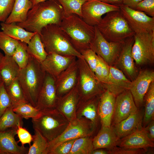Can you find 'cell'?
Listing matches in <instances>:
<instances>
[{"instance_id": "cell-1", "label": "cell", "mask_w": 154, "mask_h": 154, "mask_svg": "<svg viewBox=\"0 0 154 154\" xmlns=\"http://www.w3.org/2000/svg\"><path fill=\"white\" fill-rule=\"evenodd\" d=\"M64 15L62 7L57 1L49 0L33 6L26 20L16 24L28 31L39 34L42 29L48 25H59Z\"/></svg>"}, {"instance_id": "cell-2", "label": "cell", "mask_w": 154, "mask_h": 154, "mask_svg": "<svg viewBox=\"0 0 154 154\" xmlns=\"http://www.w3.org/2000/svg\"><path fill=\"white\" fill-rule=\"evenodd\" d=\"M46 74L40 62L31 56L26 66L20 69L18 80L27 102L34 107Z\"/></svg>"}, {"instance_id": "cell-3", "label": "cell", "mask_w": 154, "mask_h": 154, "mask_svg": "<svg viewBox=\"0 0 154 154\" xmlns=\"http://www.w3.org/2000/svg\"><path fill=\"white\" fill-rule=\"evenodd\" d=\"M39 34L47 54L53 53L84 58L82 54L73 46L68 35L59 25H48L42 29Z\"/></svg>"}, {"instance_id": "cell-4", "label": "cell", "mask_w": 154, "mask_h": 154, "mask_svg": "<svg viewBox=\"0 0 154 154\" xmlns=\"http://www.w3.org/2000/svg\"><path fill=\"white\" fill-rule=\"evenodd\" d=\"M59 26L79 52L90 48V44L95 35V26L89 25L81 18L74 14L64 15Z\"/></svg>"}, {"instance_id": "cell-5", "label": "cell", "mask_w": 154, "mask_h": 154, "mask_svg": "<svg viewBox=\"0 0 154 154\" xmlns=\"http://www.w3.org/2000/svg\"><path fill=\"white\" fill-rule=\"evenodd\" d=\"M96 26L109 42H123L135 34L120 11L107 13Z\"/></svg>"}, {"instance_id": "cell-6", "label": "cell", "mask_w": 154, "mask_h": 154, "mask_svg": "<svg viewBox=\"0 0 154 154\" xmlns=\"http://www.w3.org/2000/svg\"><path fill=\"white\" fill-rule=\"evenodd\" d=\"M34 129L37 130L49 142L60 136L65 130L69 122L56 109L41 112L32 119Z\"/></svg>"}, {"instance_id": "cell-7", "label": "cell", "mask_w": 154, "mask_h": 154, "mask_svg": "<svg viewBox=\"0 0 154 154\" xmlns=\"http://www.w3.org/2000/svg\"><path fill=\"white\" fill-rule=\"evenodd\" d=\"M78 74L76 84L80 99H88L100 95L103 85L98 80L84 58H77Z\"/></svg>"}, {"instance_id": "cell-8", "label": "cell", "mask_w": 154, "mask_h": 154, "mask_svg": "<svg viewBox=\"0 0 154 154\" xmlns=\"http://www.w3.org/2000/svg\"><path fill=\"white\" fill-rule=\"evenodd\" d=\"M96 129L89 120L84 118H76L69 122L66 129L60 136L48 142L44 154H48L57 146L64 141L82 137L91 136Z\"/></svg>"}, {"instance_id": "cell-9", "label": "cell", "mask_w": 154, "mask_h": 154, "mask_svg": "<svg viewBox=\"0 0 154 154\" xmlns=\"http://www.w3.org/2000/svg\"><path fill=\"white\" fill-rule=\"evenodd\" d=\"M132 48L133 58L136 64L141 65L154 61V31L135 34Z\"/></svg>"}, {"instance_id": "cell-10", "label": "cell", "mask_w": 154, "mask_h": 154, "mask_svg": "<svg viewBox=\"0 0 154 154\" xmlns=\"http://www.w3.org/2000/svg\"><path fill=\"white\" fill-rule=\"evenodd\" d=\"M124 42L107 41L95 26L94 36L90 44V48L109 66L118 58Z\"/></svg>"}, {"instance_id": "cell-11", "label": "cell", "mask_w": 154, "mask_h": 154, "mask_svg": "<svg viewBox=\"0 0 154 154\" xmlns=\"http://www.w3.org/2000/svg\"><path fill=\"white\" fill-rule=\"evenodd\" d=\"M119 7L120 12L135 34L154 31V17L123 5Z\"/></svg>"}, {"instance_id": "cell-12", "label": "cell", "mask_w": 154, "mask_h": 154, "mask_svg": "<svg viewBox=\"0 0 154 154\" xmlns=\"http://www.w3.org/2000/svg\"><path fill=\"white\" fill-rule=\"evenodd\" d=\"M113 11H120L119 6L99 0H87L82 6V18L89 25L95 26L99 23L103 15Z\"/></svg>"}, {"instance_id": "cell-13", "label": "cell", "mask_w": 154, "mask_h": 154, "mask_svg": "<svg viewBox=\"0 0 154 154\" xmlns=\"http://www.w3.org/2000/svg\"><path fill=\"white\" fill-rule=\"evenodd\" d=\"M57 99L55 79L46 73L36 107L41 112L54 109Z\"/></svg>"}, {"instance_id": "cell-14", "label": "cell", "mask_w": 154, "mask_h": 154, "mask_svg": "<svg viewBox=\"0 0 154 154\" xmlns=\"http://www.w3.org/2000/svg\"><path fill=\"white\" fill-rule=\"evenodd\" d=\"M138 109L129 90L124 91L116 97L111 125L127 118Z\"/></svg>"}, {"instance_id": "cell-15", "label": "cell", "mask_w": 154, "mask_h": 154, "mask_svg": "<svg viewBox=\"0 0 154 154\" xmlns=\"http://www.w3.org/2000/svg\"><path fill=\"white\" fill-rule=\"evenodd\" d=\"M78 74V68L76 57L55 79L58 98L70 91L76 86Z\"/></svg>"}, {"instance_id": "cell-16", "label": "cell", "mask_w": 154, "mask_h": 154, "mask_svg": "<svg viewBox=\"0 0 154 154\" xmlns=\"http://www.w3.org/2000/svg\"><path fill=\"white\" fill-rule=\"evenodd\" d=\"M154 80V72L146 70L141 71L132 82L129 89L138 109L142 105L144 96L150 84Z\"/></svg>"}, {"instance_id": "cell-17", "label": "cell", "mask_w": 154, "mask_h": 154, "mask_svg": "<svg viewBox=\"0 0 154 154\" xmlns=\"http://www.w3.org/2000/svg\"><path fill=\"white\" fill-rule=\"evenodd\" d=\"M76 57L64 56L55 53H49L40 62L45 72L55 79L65 70Z\"/></svg>"}, {"instance_id": "cell-18", "label": "cell", "mask_w": 154, "mask_h": 154, "mask_svg": "<svg viewBox=\"0 0 154 154\" xmlns=\"http://www.w3.org/2000/svg\"><path fill=\"white\" fill-rule=\"evenodd\" d=\"M153 142L149 138L142 126L131 133L119 139L117 146L125 149L148 148L154 147Z\"/></svg>"}, {"instance_id": "cell-19", "label": "cell", "mask_w": 154, "mask_h": 154, "mask_svg": "<svg viewBox=\"0 0 154 154\" xmlns=\"http://www.w3.org/2000/svg\"><path fill=\"white\" fill-rule=\"evenodd\" d=\"M80 99L76 85L70 91L58 98L55 109L70 122L76 118V108Z\"/></svg>"}, {"instance_id": "cell-20", "label": "cell", "mask_w": 154, "mask_h": 154, "mask_svg": "<svg viewBox=\"0 0 154 154\" xmlns=\"http://www.w3.org/2000/svg\"><path fill=\"white\" fill-rule=\"evenodd\" d=\"M116 96L106 89L100 96L98 112L101 126L110 127L114 113Z\"/></svg>"}, {"instance_id": "cell-21", "label": "cell", "mask_w": 154, "mask_h": 154, "mask_svg": "<svg viewBox=\"0 0 154 154\" xmlns=\"http://www.w3.org/2000/svg\"><path fill=\"white\" fill-rule=\"evenodd\" d=\"M100 96L88 99H80L76 108V118H84L89 120L96 128L100 122L98 112Z\"/></svg>"}, {"instance_id": "cell-22", "label": "cell", "mask_w": 154, "mask_h": 154, "mask_svg": "<svg viewBox=\"0 0 154 154\" xmlns=\"http://www.w3.org/2000/svg\"><path fill=\"white\" fill-rule=\"evenodd\" d=\"M131 83V82L128 79L121 71L110 66L108 76L103 86L116 96L129 90Z\"/></svg>"}, {"instance_id": "cell-23", "label": "cell", "mask_w": 154, "mask_h": 154, "mask_svg": "<svg viewBox=\"0 0 154 154\" xmlns=\"http://www.w3.org/2000/svg\"><path fill=\"white\" fill-rule=\"evenodd\" d=\"M17 130L0 131V151L2 154H27L29 148L19 146L15 140Z\"/></svg>"}, {"instance_id": "cell-24", "label": "cell", "mask_w": 154, "mask_h": 154, "mask_svg": "<svg viewBox=\"0 0 154 154\" xmlns=\"http://www.w3.org/2000/svg\"><path fill=\"white\" fill-rule=\"evenodd\" d=\"M143 117L142 112L138 109L127 118L112 125L118 140L129 134L142 126Z\"/></svg>"}, {"instance_id": "cell-25", "label": "cell", "mask_w": 154, "mask_h": 154, "mask_svg": "<svg viewBox=\"0 0 154 154\" xmlns=\"http://www.w3.org/2000/svg\"><path fill=\"white\" fill-rule=\"evenodd\" d=\"M134 42V36L126 39L118 57L120 66L126 74L131 78H133L135 74L134 60L132 53Z\"/></svg>"}, {"instance_id": "cell-26", "label": "cell", "mask_w": 154, "mask_h": 154, "mask_svg": "<svg viewBox=\"0 0 154 154\" xmlns=\"http://www.w3.org/2000/svg\"><path fill=\"white\" fill-rule=\"evenodd\" d=\"M118 140L114 127L101 126L97 135L92 139L94 150L99 149H112L117 146Z\"/></svg>"}, {"instance_id": "cell-27", "label": "cell", "mask_w": 154, "mask_h": 154, "mask_svg": "<svg viewBox=\"0 0 154 154\" xmlns=\"http://www.w3.org/2000/svg\"><path fill=\"white\" fill-rule=\"evenodd\" d=\"M20 69L12 56L5 55L0 66V74L5 86L17 78Z\"/></svg>"}, {"instance_id": "cell-28", "label": "cell", "mask_w": 154, "mask_h": 154, "mask_svg": "<svg viewBox=\"0 0 154 154\" xmlns=\"http://www.w3.org/2000/svg\"><path fill=\"white\" fill-rule=\"evenodd\" d=\"M32 6L30 0H15L12 11L4 23H10L24 22Z\"/></svg>"}, {"instance_id": "cell-29", "label": "cell", "mask_w": 154, "mask_h": 154, "mask_svg": "<svg viewBox=\"0 0 154 154\" xmlns=\"http://www.w3.org/2000/svg\"><path fill=\"white\" fill-rule=\"evenodd\" d=\"M1 29L5 34L17 40L28 44L36 33L28 31L16 23H0Z\"/></svg>"}, {"instance_id": "cell-30", "label": "cell", "mask_w": 154, "mask_h": 154, "mask_svg": "<svg viewBox=\"0 0 154 154\" xmlns=\"http://www.w3.org/2000/svg\"><path fill=\"white\" fill-rule=\"evenodd\" d=\"M13 108H8L0 117V131L22 126L23 118L13 111Z\"/></svg>"}, {"instance_id": "cell-31", "label": "cell", "mask_w": 154, "mask_h": 154, "mask_svg": "<svg viewBox=\"0 0 154 154\" xmlns=\"http://www.w3.org/2000/svg\"><path fill=\"white\" fill-rule=\"evenodd\" d=\"M27 51L29 55L41 62L47 55L41 41L40 34H35L27 44Z\"/></svg>"}, {"instance_id": "cell-32", "label": "cell", "mask_w": 154, "mask_h": 154, "mask_svg": "<svg viewBox=\"0 0 154 154\" xmlns=\"http://www.w3.org/2000/svg\"><path fill=\"white\" fill-rule=\"evenodd\" d=\"M145 110L142 121L143 127H145L154 119V82L150 84L144 97Z\"/></svg>"}, {"instance_id": "cell-33", "label": "cell", "mask_w": 154, "mask_h": 154, "mask_svg": "<svg viewBox=\"0 0 154 154\" xmlns=\"http://www.w3.org/2000/svg\"><path fill=\"white\" fill-rule=\"evenodd\" d=\"M5 87L13 107L21 104L27 102L17 78Z\"/></svg>"}, {"instance_id": "cell-34", "label": "cell", "mask_w": 154, "mask_h": 154, "mask_svg": "<svg viewBox=\"0 0 154 154\" xmlns=\"http://www.w3.org/2000/svg\"><path fill=\"white\" fill-rule=\"evenodd\" d=\"M91 137H84L76 139L69 154H92L94 147Z\"/></svg>"}, {"instance_id": "cell-35", "label": "cell", "mask_w": 154, "mask_h": 154, "mask_svg": "<svg viewBox=\"0 0 154 154\" xmlns=\"http://www.w3.org/2000/svg\"><path fill=\"white\" fill-rule=\"evenodd\" d=\"M34 130L33 143L29 146L27 154H44L48 142L37 130Z\"/></svg>"}, {"instance_id": "cell-36", "label": "cell", "mask_w": 154, "mask_h": 154, "mask_svg": "<svg viewBox=\"0 0 154 154\" xmlns=\"http://www.w3.org/2000/svg\"><path fill=\"white\" fill-rule=\"evenodd\" d=\"M62 7L64 15L75 14L82 18V7L87 0H56Z\"/></svg>"}, {"instance_id": "cell-37", "label": "cell", "mask_w": 154, "mask_h": 154, "mask_svg": "<svg viewBox=\"0 0 154 154\" xmlns=\"http://www.w3.org/2000/svg\"><path fill=\"white\" fill-rule=\"evenodd\" d=\"M13 111L23 119L34 118L38 117L41 112L36 107L27 102L19 104L13 108Z\"/></svg>"}, {"instance_id": "cell-38", "label": "cell", "mask_w": 154, "mask_h": 154, "mask_svg": "<svg viewBox=\"0 0 154 154\" xmlns=\"http://www.w3.org/2000/svg\"><path fill=\"white\" fill-rule=\"evenodd\" d=\"M20 41L8 36L0 31V49L5 55L12 56L19 43Z\"/></svg>"}, {"instance_id": "cell-39", "label": "cell", "mask_w": 154, "mask_h": 154, "mask_svg": "<svg viewBox=\"0 0 154 154\" xmlns=\"http://www.w3.org/2000/svg\"><path fill=\"white\" fill-rule=\"evenodd\" d=\"M27 44L20 41L12 56L20 69L26 66L30 57L27 50Z\"/></svg>"}, {"instance_id": "cell-40", "label": "cell", "mask_w": 154, "mask_h": 154, "mask_svg": "<svg viewBox=\"0 0 154 154\" xmlns=\"http://www.w3.org/2000/svg\"><path fill=\"white\" fill-rule=\"evenodd\" d=\"M109 69L110 66L98 55L97 63L94 73L98 80L103 85L108 76Z\"/></svg>"}, {"instance_id": "cell-41", "label": "cell", "mask_w": 154, "mask_h": 154, "mask_svg": "<svg viewBox=\"0 0 154 154\" xmlns=\"http://www.w3.org/2000/svg\"><path fill=\"white\" fill-rule=\"evenodd\" d=\"M11 106L13 107L12 101L2 81L0 84V117L8 108Z\"/></svg>"}, {"instance_id": "cell-42", "label": "cell", "mask_w": 154, "mask_h": 154, "mask_svg": "<svg viewBox=\"0 0 154 154\" xmlns=\"http://www.w3.org/2000/svg\"><path fill=\"white\" fill-rule=\"evenodd\" d=\"M15 0H0V23L5 22L11 13Z\"/></svg>"}, {"instance_id": "cell-43", "label": "cell", "mask_w": 154, "mask_h": 154, "mask_svg": "<svg viewBox=\"0 0 154 154\" xmlns=\"http://www.w3.org/2000/svg\"><path fill=\"white\" fill-rule=\"evenodd\" d=\"M80 52L91 70L94 72L97 63L98 55L90 48L82 50Z\"/></svg>"}, {"instance_id": "cell-44", "label": "cell", "mask_w": 154, "mask_h": 154, "mask_svg": "<svg viewBox=\"0 0 154 154\" xmlns=\"http://www.w3.org/2000/svg\"><path fill=\"white\" fill-rule=\"evenodd\" d=\"M135 10L154 17V0H143L137 5Z\"/></svg>"}, {"instance_id": "cell-45", "label": "cell", "mask_w": 154, "mask_h": 154, "mask_svg": "<svg viewBox=\"0 0 154 154\" xmlns=\"http://www.w3.org/2000/svg\"><path fill=\"white\" fill-rule=\"evenodd\" d=\"M76 139L66 141L61 143L50 151L48 154H69Z\"/></svg>"}, {"instance_id": "cell-46", "label": "cell", "mask_w": 154, "mask_h": 154, "mask_svg": "<svg viewBox=\"0 0 154 154\" xmlns=\"http://www.w3.org/2000/svg\"><path fill=\"white\" fill-rule=\"evenodd\" d=\"M17 135L22 145L28 144L29 146L31 145V143L33 141V136L25 128L22 127V126H19L17 130Z\"/></svg>"}, {"instance_id": "cell-47", "label": "cell", "mask_w": 154, "mask_h": 154, "mask_svg": "<svg viewBox=\"0 0 154 154\" xmlns=\"http://www.w3.org/2000/svg\"><path fill=\"white\" fill-rule=\"evenodd\" d=\"M108 151L109 154H142L147 153L148 150L147 148L125 149L116 146Z\"/></svg>"}, {"instance_id": "cell-48", "label": "cell", "mask_w": 154, "mask_h": 154, "mask_svg": "<svg viewBox=\"0 0 154 154\" xmlns=\"http://www.w3.org/2000/svg\"><path fill=\"white\" fill-rule=\"evenodd\" d=\"M148 137L152 141H154V121H151L145 127H144Z\"/></svg>"}, {"instance_id": "cell-49", "label": "cell", "mask_w": 154, "mask_h": 154, "mask_svg": "<svg viewBox=\"0 0 154 154\" xmlns=\"http://www.w3.org/2000/svg\"><path fill=\"white\" fill-rule=\"evenodd\" d=\"M143 0H123V5L135 9L137 5Z\"/></svg>"}, {"instance_id": "cell-50", "label": "cell", "mask_w": 154, "mask_h": 154, "mask_svg": "<svg viewBox=\"0 0 154 154\" xmlns=\"http://www.w3.org/2000/svg\"><path fill=\"white\" fill-rule=\"evenodd\" d=\"M106 3L118 6L123 5V0H99Z\"/></svg>"}, {"instance_id": "cell-51", "label": "cell", "mask_w": 154, "mask_h": 154, "mask_svg": "<svg viewBox=\"0 0 154 154\" xmlns=\"http://www.w3.org/2000/svg\"><path fill=\"white\" fill-rule=\"evenodd\" d=\"M92 154H109L108 150L106 151L102 149L94 150Z\"/></svg>"}, {"instance_id": "cell-52", "label": "cell", "mask_w": 154, "mask_h": 154, "mask_svg": "<svg viewBox=\"0 0 154 154\" xmlns=\"http://www.w3.org/2000/svg\"><path fill=\"white\" fill-rule=\"evenodd\" d=\"M32 4V7L38 3L49 0H30Z\"/></svg>"}, {"instance_id": "cell-53", "label": "cell", "mask_w": 154, "mask_h": 154, "mask_svg": "<svg viewBox=\"0 0 154 154\" xmlns=\"http://www.w3.org/2000/svg\"><path fill=\"white\" fill-rule=\"evenodd\" d=\"M4 55L0 51V66L3 61Z\"/></svg>"}, {"instance_id": "cell-54", "label": "cell", "mask_w": 154, "mask_h": 154, "mask_svg": "<svg viewBox=\"0 0 154 154\" xmlns=\"http://www.w3.org/2000/svg\"><path fill=\"white\" fill-rule=\"evenodd\" d=\"M2 81H2V78H1V75H0V84L1 83V82Z\"/></svg>"}, {"instance_id": "cell-55", "label": "cell", "mask_w": 154, "mask_h": 154, "mask_svg": "<svg viewBox=\"0 0 154 154\" xmlns=\"http://www.w3.org/2000/svg\"><path fill=\"white\" fill-rule=\"evenodd\" d=\"M0 154H2L1 151H0Z\"/></svg>"}]
</instances>
